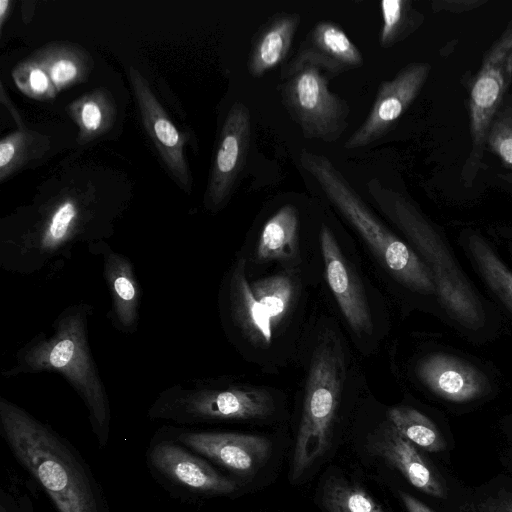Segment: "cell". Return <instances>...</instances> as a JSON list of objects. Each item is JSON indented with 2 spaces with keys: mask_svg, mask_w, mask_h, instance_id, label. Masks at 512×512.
<instances>
[{
  "mask_svg": "<svg viewBox=\"0 0 512 512\" xmlns=\"http://www.w3.org/2000/svg\"><path fill=\"white\" fill-rule=\"evenodd\" d=\"M0 430L14 458L58 512H111L87 461L49 424L1 397Z\"/></svg>",
  "mask_w": 512,
  "mask_h": 512,
  "instance_id": "6da1fadb",
  "label": "cell"
},
{
  "mask_svg": "<svg viewBox=\"0 0 512 512\" xmlns=\"http://www.w3.org/2000/svg\"><path fill=\"white\" fill-rule=\"evenodd\" d=\"M93 306L77 303L63 309L53 321L50 336L39 333L15 355L14 365L2 370L5 377L53 372L62 375L84 402L98 447L109 441L111 409L88 342V319Z\"/></svg>",
  "mask_w": 512,
  "mask_h": 512,
  "instance_id": "7a4b0ae2",
  "label": "cell"
},
{
  "mask_svg": "<svg viewBox=\"0 0 512 512\" xmlns=\"http://www.w3.org/2000/svg\"><path fill=\"white\" fill-rule=\"evenodd\" d=\"M383 214L407 237L431 272L442 305L461 325L476 330L484 323L482 306L446 244L415 205L378 179L366 184Z\"/></svg>",
  "mask_w": 512,
  "mask_h": 512,
  "instance_id": "3957f363",
  "label": "cell"
},
{
  "mask_svg": "<svg viewBox=\"0 0 512 512\" xmlns=\"http://www.w3.org/2000/svg\"><path fill=\"white\" fill-rule=\"evenodd\" d=\"M300 164L399 282L420 293H436L431 272L419 255L378 220L328 157L303 149Z\"/></svg>",
  "mask_w": 512,
  "mask_h": 512,
  "instance_id": "277c9868",
  "label": "cell"
},
{
  "mask_svg": "<svg viewBox=\"0 0 512 512\" xmlns=\"http://www.w3.org/2000/svg\"><path fill=\"white\" fill-rule=\"evenodd\" d=\"M273 409V398L267 389L187 380L160 392L150 405L147 417L188 427L217 421L262 419Z\"/></svg>",
  "mask_w": 512,
  "mask_h": 512,
  "instance_id": "5b68a950",
  "label": "cell"
},
{
  "mask_svg": "<svg viewBox=\"0 0 512 512\" xmlns=\"http://www.w3.org/2000/svg\"><path fill=\"white\" fill-rule=\"evenodd\" d=\"M344 380L343 358L336 344L322 341L313 351L303 412L293 457V479L327 449Z\"/></svg>",
  "mask_w": 512,
  "mask_h": 512,
  "instance_id": "8992f818",
  "label": "cell"
},
{
  "mask_svg": "<svg viewBox=\"0 0 512 512\" xmlns=\"http://www.w3.org/2000/svg\"><path fill=\"white\" fill-rule=\"evenodd\" d=\"M280 88L283 105L308 139L336 141L347 127L349 104L328 88L320 67L304 62L286 65Z\"/></svg>",
  "mask_w": 512,
  "mask_h": 512,
  "instance_id": "52a82bcc",
  "label": "cell"
},
{
  "mask_svg": "<svg viewBox=\"0 0 512 512\" xmlns=\"http://www.w3.org/2000/svg\"><path fill=\"white\" fill-rule=\"evenodd\" d=\"M151 475L178 495L218 496L235 492L237 484L185 446L156 435L146 452Z\"/></svg>",
  "mask_w": 512,
  "mask_h": 512,
  "instance_id": "ba28073f",
  "label": "cell"
},
{
  "mask_svg": "<svg viewBox=\"0 0 512 512\" xmlns=\"http://www.w3.org/2000/svg\"><path fill=\"white\" fill-rule=\"evenodd\" d=\"M512 81V25L486 52L472 81L469 95L470 166L476 167L486 146L488 132Z\"/></svg>",
  "mask_w": 512,
  "mask_h": 512,
  "instance_id": "9c48e42d",
  "label": "cell"
},
{
  "mask_svg": "<svg viewBox=\"0 0 512 512\" xmlns=\"http://www.w3.org/2000/svg\"><path fill=\"white\" fill-rule=\"evenodd\" d=\"M155 435L177 442L239 475L254 473L265 463L271 451V442L267 438L243 433L163 425Z\"/></svg>",
  "mask_w": 512,
  "mask_h": 512,
  "instance_id": "30bf717a",
  "label": "cell"
},
{
  "mask_svg": "<svg viewBox=\"0 0 512 512\" xmlns=\"http://www.w3.org/2000/svg\"><path fill=\"white\" fill-rule=\"evenodd\" d=\"M430 70L428 63H409L394 78L382 81L368 116L345 141L344 148L368 146L388 133L416 99Z\"/></svg>",
  "mask_w": 512,
  "mask_h": 512,
  "instance_id": "8fae6325",
  "label": "cell"
},
{
  "mask_svg": "<svg viewBox=\"0 0 512 512\" xmlns=\"http://www.w3.org/2000/svg\"><path fill=\"white\" fill-rule=\"evenodd\" d=\"M251 139L248 107L235 102L222 126L206 191L209 208L217 209L229 199L245 165Z\"/></svg>",
  "mask_w": 512,
  "mask_h": 512,
  "instance_id": "7c38bea8",
  "label": "cell"
},
{
  "mask_svg": "<svg viewBox=\"0 0 512 512\" xmlns=\"http://www.w3.org/2000/svg\"><path fill=\"white\" fill-rule=\"evenodd\" d=\"M128 74L146 132L174 180L189 193L191 178L184 153L185 136L168 117L143 75L132 66Z\"/></svg>",
  "mask_w": 512,
  "mask_h": 512,
  "instance_id": "4fadbf2b",
  "label": "cell"
},
{
  "mask_svg": "<svg viewBox=\"0 0 512 512\" xmlns=\"http://www.w3.org/2000/svg\"><path fill=\"white\" fill-rule=\"evenodd\" d=\"M320 247L325 267V277L346 321L359 335L369 334L372 321L363 289L328 226L320 229Z\"/></svg>",
  "mask_w": 512,
  "mask_h": 512,
  "instance_id": "5bb4252c",
  "label": "cell"
},
{
  "mask_svg": "<svg viewBox=\"0 0 512 512\" xmlns=\"http://www.w3.org/2000/svg\"><path fill=\"white\" fill-rule=\"evenodd\" d=\"M421 381L439 397L452 402L474 400L488 388V380L473 365L452 355L433 353L417 367Z\"/></svg>",
  "mask_w": 512,
  "mask_h": 512,
  "instance_id": "9a60e30c",
  "label": "cell"
},
{
  "mask_svg": "<svg viewBox=\"0 0 512 512\" xmlns=\"http://www.w3.org/2000/svg\"><path fill=\"white\" fill-rule=\"evenodd\" d=\"M309 62L335 76L361 67L363 56L344 30L334 22L316 23L287 65Z\"/></svg>",
  "mask_w": 512,
  "mask_h": 512,
  "instance_id": "2e32d148",
  "label": "cell"
},
{
  "mask_svg": "<svg viewBox=\"0 0 512 512\" xmlns=\"http://www.w3.org/2000/svg\"><path fill=\"white\" fill-rule=\"evenodd\" d=\"M103 254V277L111 296L107 314L112 326L121 333L133 334L139 324L140 288L129 258L108 246Z\"/></svg>",
  "mask_w": 512,
  "mask_h": 512,
  "instance_id": "e0dca14e",
  "label": "cell"
},
{
  "mask_svg": "<svg viewBox=\"0 0 512 512\" xmlns=\"http://www.w3.org/2000/svg\"><path fill=\"white\" fill-rule=\"evenodd\" d=\"M370 444L374 453L399 470L415 488L433 497H444L441 483L415 445L404 438L389 421L374 432Z\"/></svg>",
  "mask_w": 512,
  "mask_h": 512,
  "instance_id": "ac0fdd59",
  "label": "cell"
},
{
  "mask_svg": "<svg viewBox=\"0 0 512 512\" xmlns=\"http://www.w3.org/2000/svg\"><path fill=\"white\" fill-rule=\"evenodd\" d=\"M229 310L231 319L253 344L268 346L272 340V322L255 298L245 273V261L239 259L229 279Z\"/></svg>",
  "mask_w": 512,
  "mask_h": 512,
  "instance_id": "d6986e66",
  "label": "cell"
},
{
  "mask_svg": "<svg viewBox=\"0 0 512 512\" xmlns=\"http://www.w3.org/2000/svg\"><path fill=\"white\" fill-rule=\"evenodd\" d=\"M299 23V14L279 13L262 26L249 54L248 71L251 76L261 77L284 61Z\"/></svg>",
  "mask_w": 512,
  "mask_h": 512,
  "instance_id": "ffe728a7",
  "label": "cell"
},
{
  "mask_svg": "<svg viewBox=\"0 0 512 512\" xmlns=\"http://www.w3.org/2000/svg\"><path fill=\"white\" fill-rule=\"evenodd\" d=\"M29 57L46 71L58 92L86 81L94 65L84 47L66 41L48 43Z\"/></svg>",
  "mask_w": 512,
  "mask_h": 512,
  "instance_id": "44dd1931",
  "label": "cell"
},
{
  "mask_svg": "<svg viewBox=\"0 0 512 512\" xmlns=\"http://www.w3.org/2000/svg\"><path fill=\"white\" fill-rule=\"evenodd\" d=\"M67 111L78 127L77 143L87 144L108 132L116 118V105L105 88L94 89L72 101Z\"/></svg>",
  "mask_w": 512,
  "mask_h": 512,
  "instance_id": "7402d4cb",
  "label": "cell"
},
{
  "mask_svg": "<svg viewBox=\"0 0 512 512\" xmlns=\"http://www.w3.org/2000/svg\"><path fill=\"white\" fill-rule=\"evenodd\" d=\"M299 218L297 209L282 206L264 224L256 249L259 261L284 260L294 256L297 248Z\"/></svg>",
  "mask_w": 512,
  "mask_h": 512,
  "instance_id": "603a6c76",
  "label": "cell"
},
{
  "mask_svg": "<svg viewBox=\"0 0 512 512\" xmlns=\"http://www.w3.org/2000/svg\"><path fill=\"white\" fill-rule=\"evenodd\" d=\"M48 147L47 137L35 131L18 130L5 136L0 142V182L41 157Z\"/></svg>",
  "mask_w": 512,
  "mask_h": 512,
  "instance_id": "cb8c5ba5",
  "label": "cell"
},
{
  "mask_svg": "<svg viewBox=\"0 0 512 512\" xmlns=\"http://www.w3.org/2000/svg\"><path fill=\"white\" fill-rule=\"evenodd\" d=\"M388 421L408 441L429 452H440L446 447L445 441L435 424L420 411L397 406L389 409Z\"/></svg>",
  "mask_w": 512,
  "mask_h": 512,
  "instance_id": "d4e9b609",
  "label": "cell"
},
{
  "mask_svg": "<svg viewBox=\"0 0 512 512\" xmlns=\"http://www.w3.org/2000/svg\"><path fill=\"white\" fill-rule=\"evenodd\" d=\"M467 243L483 278L512 312V272L481 236L471 233Z\"/></svg>",
  "mask_w": 512,
  "mask_h": 512,
  "instance_id": "484cf974",
  "label": "cell"
},
{
  "mask_svg": "<svg viewBox=\"0 0 512 512\" xmlns=\"http://www.w3.org/2000/svg\"><path fill=\"white\" fill-rule=\"evenodd\" d=\"M255 298L267 312L272 325H278L290 307L294 283L286 273L258 279L250 283Z\"/></svg>",
  "mask_w": 512,
  "mask_h": 512,
  "instance_id": "4316f807",
  "label": "cell"
},
{
  "mask_svg": "<svg viewBox=\"0 0 512 512\" xmlns=\"http://www.w3.org/2000/svg\"><path fill=\"white\" fill-rule=\"evenodd\" d=\"M322 500L329 512H384L363 488L344 480H330Z\"/></svg>",
  "mask_w": 512,
  "mask_h": 512,
  "instance_id": "83f0119b",
  "label": "cell"
},
{
  "mask_svg": "<svg viewBox=\"0 0 512 512\" xmlns=\"http://www.w3.org/2000/svg\"><path fill=\"white\" fill-rule=\"evenodd\" d=\"M379 6L382 16L379 44L391 48L413 31L418 16L407 0H383Z\"/></svg>",
  "mask_w": 512,
  "mask_h": 512,
  "instance_id": "f1b7e54d",
  "label": "cell"
},
{
  "mask_svg": "<svg viewBox=\"0 0 512 512\" xmlns=\"http://www.w3.org/2000/svg\"><path fill=\"white\" fill-rule=\"evenodd\" d=\"M12 78L18 89L32 99L49 100L58 93L46 71L30 57L13 68Z\"/></svg>",
  "mask_w": 512,
  "mask_h": 512,
  "instance_id": "f546056e",
  "label": "cell"
},
{
  "mask_svg": "<svg viewBox=\"0 0 512 512\" xmlns=\"http://www.w3.org/2000/svg\"><path fill=\"white\" fill-rule=\"evenodd\" d=\"M486 144L506 166L512 168V109H499L488 132Z\"/></svg>",
  "mask_w": 512,
  "mask_h": 512,
  "instance_id": "4dcf8cb0",
  "label": "cell"
},
{
  "mask_svg": "<svg viewBox=\"0 0 512 512\" xmlns=\"http://www.w3.org/2000/svg\"><path fill=\"white\" fill-rule=\"evenodd\" d=\"M485 2L484 0H444L433 2L432 7L435 11L444 10L453 13H461L478 8Z\"/></svg>",
  "mask_w": 512,
  "mask_h": 512,
  "instance_id": "1f68e13d",
  "label": "cell"
},
{
  "mask_svg": "<svg viewBox=\"0 0 512 512\" xmlns=\"http://www.w3.org/2000/svg\"><path fill=\"white\" fill-rule=\"evenodd\" d=\"M0 99L2 104L7 108L8 112H10L11 116L13 117L16 125L18 126L19 130H25L23 120L18 113L17 109L13 106L12 101L9 98V95L5 92L4 86L1 83L0 84Z\"/></svg>",
  "mask_w": 512,
  "mask_h": 512,
  "instance_id": "d6a6232c",
  "label": "cell"
},
{
  "mask_svg": "<svg viewBox=\"0 0 512 512\" xmlns=\"http://www.w3.org/2000/svg\"><path fill=\"white\" fill-rule=\"evenodd\" d=\"M0 512H24L19 500H15L11 495L1 490Z\"/></svg>",
  "mask_w": 512,
  "mask_h": 512,
  "instance_id": "836d02e7",
  "label": "cell"
},
{
  "mask_svg": "<svg viewBox=\"0 0 512 512\" xmlns=\"http://www.w3.org/2000/svg\"><path fill=\"white\" fill-rule=\"evenodd\" d=\"M401 499L408 512H434L423 502L407 493H401Z\"/></svg>",
  "mask_w": 512,
  "mask_h": 512,
  "instance_id": "e575fe53",
  "label": "cell"
},
{
  "mask_svg": "<svg viewBox=\"0 0 512 512\" xmlns=\"http://www.w3.org/2000/svg\"><path fill=\"white\" fill-rule=\"evenodd\" d=\"M11 0H1L0 1V31L2 34L3 27L5 25L6 20L9 17V14L11 12Z\"/></svg>",
  "mask_w": 512,
  "mask_h": 512,
  "instance_id": "d590c367",
  "label": "cell"
},
{
  "mask_svg": "<svg viewBox=\"0 0 512 512\" xmlns=\"http://www.w3.org/2000/svg\"><path fill=\"white\" fill-rule=\"evenodd\" d=\"M24 512H34L31 499L25 494L18 498Z\"/></svg>",
  "mask_w": 512,
  "mask_h": 512,
  "instance_id": "8d00e7d4",
  "label": "cell"
}]
</instances>
